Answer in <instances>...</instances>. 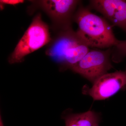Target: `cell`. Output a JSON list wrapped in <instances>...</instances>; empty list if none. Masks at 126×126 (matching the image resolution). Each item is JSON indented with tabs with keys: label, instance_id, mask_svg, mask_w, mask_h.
I'll return each mask as SVG.
<instances>
[{
	"label": "cell",
	"instance_id": "11",
	"mask_svg": "<svg viewBox=\"0 0 126 126\" xmlns=\"http://www.w3.org/2000/svg\"><path fill=\"white\" fill-rule=\"evenodd\" d=\"M0 126H4V124H3L2 117H1V115L0 117Z\"/></svg>",
	"mask_w": 126,
	"mask_h": 126
},
{
	"label": "cell",
	"instance_id": "8",
	"mask_svg": "<svg viewBox=\"0 0 126 126\" xmlns=\"http://www.w3.org/2000/svg\"><path fill=\"white\" fill-rule=\"evenodd\" d=\"M65 126H99V115L92 110L82 113L64 115Z\"/></svg>",
	"mask_w": 126,
	"mask_h": 126
},
{
	"label": "cell",
	"instance_id": "2",
	"mask_svg": "<svg viewBox=\"0 0 126 126\" xmlns=\"http://www.w3.org/2000/svg\"><path fill=\"white\" fill-rule=\"evenodd\" d=\"M56 34L46 54L58 63L62 70L71 69L89 52V47L73 29Z\"/></svg>",
	"mask_w": 126,
	"mask_h": 126
},
{
	"label": "cell",
	"instance_id": "10",
	"mask_svg": "<svg viewBox=\"0 0 126 126\" xmlns=\"http://www.w3.org/2000/svg\"><path fill=\"white\" fill-rule=\"evenodd\" d=\"M25 2L24 0H0V3L5 6V5H16L22 4Z\"/></svg>",
	"mask_w": 126,
	"mask_h": 126
},
{
	"label": "cell",
	"instance_id": "3",
	"mask_svg": "<svg viewBox=\"0 0 126 126\" xmlns=\"http://www.w3.org/2000/svg\"><path fill=\"white\" fill-rule=\"evenodd\" d=\"M52 38L48 26L42 19L40 12L34 16L31 24L19 40L8 59L10 64L20 63L27 55L49 44Z\"/></svg>",
	"mask_w": 126,
	"mask_h": 126
},
{
	"label": "cell",
	"instance_id": "6",
	"mask_svg": "<svg viewBox=\"0 0 126 126\" xmlns=\"http://www.w3.org/2000/svg\"><path fill=\"white\" fill-rule=\"evenodd\" d=\"M126 89V71L119 70L104 75L93 83L92 87L84 86L82 92L94 100L98 101L107 99Z\"/></svg>",
	"mask_w": 126,
	"mask_h": 126
},
{
	"label": "cell",
	"instance_id": "1",
	"mask_svg": "<svg viewBox=\"0 0 126 126\" xmlns=\"http://www.w3.org/2000/svg\"><path fill=\"white\" fill-rule=\"evenodd\" d=\"M73 21L78 26L77 34L89 47L108 49L118 41L113 34L112 26L82 3L75 12Z\"/></svg>",
	"mask_w": 126,
	"mask_h": 126
},
{
	"label": "cell",
	"instance_id": "4",
	"mask_svg": "<svg viewBox=\"0 0 126 126\" xmlns=\"http://www.w3.org/2000/svg\"><path fill=\"white\" fill-rule=\"evenodd\" d=\"M30 14L35 10L43 11L49 17L51 29L55 33L71 29L75 14L82 1L78 0H33Z\"/></svg>",
	"mask_w": 126,
	"mask_h": 126
},
{
	"label": "cell",
	"instance_id": "9",
	"mask_svg": "<svg viewBox=\"0 0 126 126\" xmlns=\"http://www.w3.org/2000/svg\"><path fill=\"white\" fill-rule=\"evenodd\" d=\"M112 47V61L115 63H120L126 56V40H118Z\"/></svg>",
	"mask_w": 126,
	"mask_h": 126
},
{
	"label": "cell",
	"instance_id": "5",
	"mask_svg": "<svg viewBox=\"0 0 126 126\" xmlns=\"http://www.w3.org/2000/svg\"><path fill=\"white\" fill-rule=\"evenodd\" d=\"M112 53V47L104 50L90 49L71 70L93 83L113 67Z\"/></svg>",
	"mask_w": 126,
	"mask_h": 126
},
{
	"label": "cell",
	"instance_id": "7",
	"mask_svg": "<svg viewBox=\"0 0 126 126\" xmlns=\"http://www.w3.org/2000/svg\"><path fill=\"white\" fill-rule=\"evenodd\" d=\"M88 7L101 13L113 26L119 27L126 33V0H91Z\"/></svg>",
	"mask_w": 126,
	"mask_h": 126
}]
</instances>
